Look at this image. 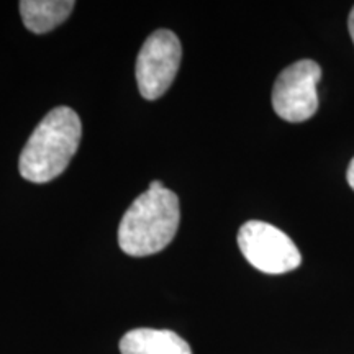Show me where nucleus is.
I'll return each instance as SVG.
<instances>
[{"label":"nucleus","instance_id":"6e6552de","mask_svg":"<svg viewBox=\"0 0 354 354\" xmlns=\"http://www.w3.org/2000/svg\"><path fill=\"white\" fill-rule=\"evenodd\" d=\"M346 179H348V184H349V187H351V189L354 190V158L351 159V162H349V166H348Z\"/></svg>","mask_w":354,"mask_h":354},{"label":"nucleus","instance_id":"0eeeda50","mask_svg":"<svg viewBox=\"0 0 354 354\" xmlns=\"http://www.w3.org/2000/svg\"><path fill=\"white\" fill-rule=\"evenodd\" d=\"M20 15L30 32L41 35L64 24L76 7L73 0H24L19 3Z\"/></svg>","mask_w":354,"mask_h":354},{"label":"nucleus","instance_id":"39448f33","mask_svg":"<svg viewBox=\"0 0 354 354\" xmlns=\"http://www.w3.org/2000/svg\"><path fill=\"white\" fill-rule=\"evenodd\" d=\"M322 68L312 59H300L279 74L272 88V107L282 120L302 123L318 110L317 84Z\"/></svg>","mask_w":354,"mask_h":354},{"label":"nucleus","instance_id":"20e7f679","mask_svg":"<svg viewBox=\"0 0 354 354\" xmlns=\"http://www.w3.org/2000/svg\"><path fill=\"white\" fill-rule=\"evenodd\" d=\"M183 57L179 38L171 30H156L141 46L136 59V82L146 100L165 95L174 82Z\"/></svg>","mask_w":354,"mask_h":354},{"label":"nucleus","instance_id":"f03ea898","mask_svg":"<svg viewBox=\"0 0 354 354\" xmlns=\"http://www.w3.org/2000/svg\"><path fill=\"white\" fill-rule=\"evenodd\" d=\"M82 136L79 115L69 107H56L35 128L19 159L24 179L44 184L63 174L76 154Z\"/></svg>","mask_w":354,"mask_h":354},{"label":"nucleus","instance_id":"423d86ee","mask_svg":"<svg viewBox=\"0 0 354 354\" xmlns=\"http://www.w3.org/2000/svg\"><path fill=\"white\" fill-rule=\"evenodd\" d=\"M122 354H192L189 343L171 330L136 328L120 339Z\"/></svg>","mask_w":354,"mask_h":354},{"label":"nucleus","instance_id":"1a4fd4ad","mask_svg":"<svg viewBox=\"0 0 354 354\" xmlns=\"http://www.w3.org/2000/svg\"><path fill=\"white\" fill-rule=\"evenodd\" d=\"M348 28H349V35H351V39L354 43V7L351 13H349V19H348Z\"/></svg>","mask_w":354,"mask_h":354},{"label":"nucleus","instance_id":"f257e3e1","mask_svg":"<svg viewBox=\"0 0 354 354\" xmlns=\"http://www.w3.org/2000/svg\"><path fill=\"white\" fill-rule=\"evenodd\" d=\"M180 223L179 198L161 180H151L125 212L118 227V245L135 258L156 254L174 240Z\"/></svg>","mask_w":354,"mask_h":354},{"label":"nucleus","instance_id":"7ed1b4c3","mask_svg":"<svg viewBox=\"0 0 354 354\" xmlns=\"http://www.w3.org/2000/svg\"><path fill=\"white\" fill-rule=\"evenodd\" d=\"M238 246L253 268L266 274H284L302 264L299 248L287 234L261 220H250L238 232Z\"/></svg>","mask_w":354,"mask_h":354}]
</instances>
